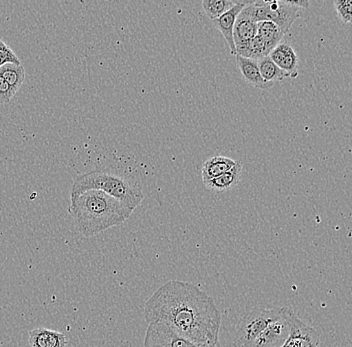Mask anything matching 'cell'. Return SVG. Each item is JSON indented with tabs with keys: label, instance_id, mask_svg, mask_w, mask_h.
Returning <instances> with one entry per match:
<instances>
[{
	"label": "cell",
	"instance_id": "obj_1",
	"mask_svg": "<svg viewBox=\"0 0 352 347\" xmlns=\"http://www.w3.org/2000/svg\"><path fill=\"white\" fill-rule=\"evenodd\" d=\"M147 324L162 322L198 346L219 342L221 315L214 300L182 280L167 281L144 305Z\"/></svg>",
	"mask_w": 352,
	"mask_h": 347
},
{
	"label": "cell",
	"instance_id": "obj_2",
	"mask_svg": "<svg viewBox=\"0 0 352 347\" xmlns=\"http://www.w3.org/2000/svg\"><path fill=\"white\" fill-rule=\"evenodd\" d=\"M68 210L76 221L77 230L85 237L122 225L133 212L122 202L99 190L82 193L74 204H70Z\"/></svg>",
	"mask_w": 352,
	"mask_h": 347
},
{
	"label": "cell",
	"instance_id": "obj_3",
	"mask_svg": "<svg viewBox=\"0 0 352 347\" xmlns=\"http://www.w3.org/2000/svg\"><path fill=\"white\" fill-rule=\"evenodd\" d=\"M88 190L103 191L131 210H135L144 199L142 186L136 180L109 170L89 171L76 177L70 192V204Z\"/></svg>",
	"mask_w": 352,
	"mask_h": 347
},
{
	"label": "cell",
	"instance_id": "obj_4",
	"mask_svg": "<svg viewBox=\"0 0 352 347\" xmlns=\"http://www.w3.org/2000/svg\"><path fill=\"white\" fill-rule=\"evenodd\" d=\"M285 307L279 309H254L245 314L237 325L233 346L252 347L259 335L270 324L283 317Z\"/></svg>",
	"mask_w": 352,
	"mask_h": 347
},
{
	"label": "cell",
	"instance_id": "obj_5",
	"mask_svg": "<svg viewBox=\"0 0 352 347\" xmlns=\"http://www.w3.org/2000/svg\"><path fill=\"white\" fill-rule=\"evenodd\" d=\"M299 10L300 8L292 5L290 1L257 0L252 3V19L255 23L270 21L276 24L285 34L289 32L292 24L300 16Z\"/></svg>",
	"mask_w": 352,
	"mask_h": 347
},
{
	"label": "cell",
	"instance_id": "obj_6",
	"mask_svg": "<svg viewBox=\"0 0 352 347\" xmlns=\"http://www.w3.org/2000/svg\"><path fill=\"white\" fill-rule=\"evenodd\" d=\"M287 318L290 333L280 347H320V337L316 329L303 322L290 309Z\"/></svg>",
	"mask_w": 352,
	"mask_h": 347
},
{
	"label": "cell",
	"instance_id": "obj_7",
	"mask_svg": "<svg viewBox=\"0 0 352 347\" xmlns=\"http://www.w3.org/2000/svg\"><path fill=\"white\" fill-rule=\"evenodd\" d=\"M195 344L178 335L162 322L149 324L144 336V347H195Z\"/></svg>",
	"mask_w": 352,
	"mask_h": 347
},
{
	"label": "cell",
	"instance_id": "obj_8",
	"mask_svg": "<svg viewBox=\"0 0 352 347\" xmlns=\"http://www.w3.org/2000/svg\"><path fill=\"white\" fill-rule=\"evenodd\" d=\"M288 307H285L283 317L275 320L255 340L252 347H280L287 339L290 325L287 318Z\"/></svg>",
	"mask_w": 352,
	"mask_h": 347
},
{
	"label": "cell",
	"instance_id": "obj_9",
	"mask_svg": "<svg viewBox=\"0 0 352 347\" xmlns=\"http://www.w3.org/2000/svg\"><path fill=\"white\" fill-rule=\"evenodd\" d=\"M252 3V2H250L241 10V12L237 16L236 21H235L233 39H234L235 47L236 48L250 43L257 35L258 23L253 21Z\"/></svg>",
	"mask_w": 352,
	"mask_h": 347
},
{
	"label": "cell",
	"instance_id": "obj_10",
	"mask_svg": "<svg viewBox=\"0 0 352 347\" xmlns=\"http://www.w3.org/2000/svg\"><path fill=\"white\" fill-rule=\"evenodd\" d=\"M248 3L250 2L236 1L228 12L224 13L215 21H212L215 27L223 35L224 39L230 47V54L234 56H236V47H235L234 39H233L235 21H236L239 13Z\"/></svg>",
	"mask_w": 352,
	"mask_h": 347
},
{
	"label": "cell",
	"instance_id": "obj_11",
	"mask_svg": "<svg viewBox=\"0 0 352 347\" xmlns=\"http://www.w3.org/2000/svg\"><path fill=\"white\" fill-rule=\"evenodd\" d=\"M268 56L287 74L288 78H296L298 76V56L292 45L280 43Z\"/></svg>",
	"mask_w": 352,
	"mask_h": 347
},
{
	"label": "cell",
	"instance_id": "obj_12",
	"mask_svg": "<svg viewBox=\"0 0 352 347\" xmlns=\"http://www.w3.org/2000/svg\"><path fill=\"white\" fill-rule=\"evenodd\" d=\"M28 342L30 347H66L67 338L65 333L39 327L30 331Z\"/></svg>",
	"mask_w": 352,
	"mask_h": 347
},
{
	"label": "cell",
	"instance_id": "obj_13",
	"mask_svg": "<svg viewBox=\"0 0 352 347\" xmlns=\"http://www.w3.org/2000/svg\"><path fill=\"white\" fill-rule=\"evenodd\" d=\"M235 57H236L237 67L241 70L242 76L245 79L246 82L258 89H268L274 85V83L266 82L261 76L258 61L239 56Z\"/></svg>",
	"mask_w": 352,
	"mask_h": 347
},
{
	"label": "cell",
	"instance_id": "obj_14",
	"mask_svg": "<svg viewBox=\"0 0 352 347\" xmlns=\"http://www.w3.org/2000/svg\"><path fill=\"white\" fill-rule=\"evenodd\" d=\"M237 161L226 157H213L209 158L204 162L201 169L202 180L204 183L210 181L213 179H217L219 175L231 170Z\"/></svg>",
	"mask_w": 352,
	"mask_h": 347
},
{
	"label": "cell",
	"instance_id": "obj_15",
	"mask_svg": "<svg viewBox=\"0 0 352 347\" xmlns=\"http://www.w3.org/2000/svg\"><path fill=\"white\" fill-rule=\"evenodd\" d=\"M242 172V164L237 161L236 166L231 170L223 175H219L217 179H213L210 181L206 182V186L208 190L215 191V192H223V191L230 190L235 188L241 180Z\"/></svg>",
	"mask_w": 352,
	"mask_h": 347
},
{
	"label": "cell",
	"instance_id": "obj_16",
	"mask_svg": "<svg viewBox=\"0 0 352 347\" xmlns=\"http://www.w3.org/2000/svg\"><path fill=\"white\" fill-rule=\"evenodd\" d=\"M272 52L270 46L256 35L250 43L236 48V56L259 61L264 57L270 56Z\"/></svg>",
	"mask_w": 352,
	"mask_h": 347
},
{
	"label": "cell",
	"instance_id": "obj_17",
	"mask_svg": "<svg viewBox=\"0 0 352 347\" xmlns=\"http://www.w3.org/2000/svg\"><path fill=\"white\" fill-rule=\"evenodd\" d=\"M257 36L261 37L270 46V49L274 50L281 43L285 34L276 24L270 21H263L258 23Z\"/></svg>",
	"mask_w": 352,
	"mask_h": 347
},
{
	"label": "cell",
	"instance_id": "obj_18",
	"mask_svg": "<svg viewBox=\"0 0 352 347\" xmlns=\"http://www.w3.org/2000/svg\"><path fill=\"white\" fill-rule=\"evenodd\" d=\"M0 76L10 85L13 91L16 93L21 89L25 78V70L21 65L8 63L0 67Z\"/></svg>",
	"mask_w": 352,
	"mask_h": 347
},
{
	"label": "cell",
	"instance_id": "obj_19",
	"mask_svg": "<svg viewBox=\"0 0 352 347\" xmlns=\"http://www.w3.org/2000/svg\"><path fill=\"white\" fill-rule=\"evenodd\" d=\"M259 70H261V76L266 82L274 83L278 81L285 80L288 78L287 74L280 69L270 56L264 57L258 61Z\"/></svg>",
	"mask_w": 352,
	"mask_h": 347
},
{
	"label": "cell",
	"instance_id": "obj_20",
	"mask_svg": "<svg viewBox=\"0 0 352 347\" xmlns=\"http://www.w3.org/2000/svg\"><path fill=\"white\" fill-rule=\"evenodd\" d=\"M235 2L236 1H231V0H204L202 6L208 19L215 21L222 14L228 12L234 5Z\"/></svg>",
	"mask_w": 352,
	"mask_h": 347
},
{
	"label": "cell",
	"instance_id": "obj_21",
	"mask_svg": "<svg viewBox=\"0 0 352 347\" xmlns=\"http://www.w3.org/2000/svg\"><path fill=\"white\" fill-rule=\"evenodd\" d=\"M336 13L341 23H352V0H336L333 2Z\"/></svg>",
	"mask_w": 352,
	"mask_h": 347
},
{
	"label": "cell",
	"instance_id": "obj_22",
	"mask_svg": "<svg viewBox=\"0 0 352 347\" xmlns=\"http://www.w3.org/2000/svg\"><path fill=\"white\" fill-rule=\"evenodd\" d=\"M8 63H15V65H21L19 56L14 54L12 49L0 39V67Z\"/></svg>",
	"mask_w": 352,
	"mask_h": 347
},
{
	"label": "cell",
	"instance_id": "obj_23",
	"mask_svg": "<svg viewBox=\"0 0 352 347\" xmlns=\"http://www.w3.org/2000/svg\"><path fill=\"white\" fill-rule=\"evenodd\" d=\"M15 92L8 82L0 76V104H6L10 102L11 98L15 96Z\"/></svg>",
	"mask_w": 352,
	"mask_h": 347
},
{
	"label": "cell",
	"instance_id": "obj_24",
	"mask_svg": "<svg viewBox=\"0 0 352 347\" xmlns=\"http://www.w3.org/2000/svg\"><path fill=\"white\" fill-rule=\"evenodd\" d=\"M292 5L296 6L298 8H309V1L307 0H299V1H290Z\"/></svg>",
	"mask_w": 352,
	"mask_h": 347
},
{
	"label": "cell",
	"instance_id": "obj_25",
	"mask_svg": "<svg viewBox=\"0 0 352 347\" xmlns=\"http://www.w3.org/2000/svg\"><path fill=\"white\" fill-rule=\"evenodd\" d=\"M195 347H220L219 342L215 344H204V346H198V344H195Z\"/></svg>",
	"mask_w": 352,
	"mask_h": 347
}]
</instances>
